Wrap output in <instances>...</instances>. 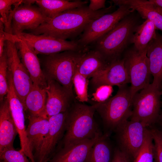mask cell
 I'll return each instance as SVG.
<instances>
[{
	"instance_id": "cb8c5ba5",
	"label": "cell",
	"mask_w": 162,
	"mask_h": 162,
	"mask_svg": "<svg viewBox=\"0 0 162 162\" xmlns=\"http://www.w3.org/2000/svg\"><path fill=\"white\" fill-rule=\"evenodd\" d=\"M46 98L45 88L33 83L23 105L25 111L28 113V116L46 115L45 109Z\"/></svg>"
},
{
	"instance_id": "7a4b0ae2",
	"label": "cell",
	"mask_w": 162,
	"mask_h": 162,
	"mask_svg": "<svg viewBox=\"0 0 162 162\" xmlns=\"http://www.w3.org/2000/svg\"><path fill=\"white\" fill-rule=\"evenodd\" d=\"M96 107V104L89 106L77 103L68 110L63 146L92 139L99 132L94 118Z\"/></svg>"
},
{
	"instance_id": "e575fe53",
	"label": "cell",
	"mask_w": 162,
	"mask_h": 162,
	"mask_svg": "<svg viewBox=\"0 0 162 162\" xmlns=\"http://www.w3.org/2000/svg\"><path fill=\"white\" fill-rule=\"evenodd\" d=\"M11 34L5 32L4 24L0 21V57L2 55L5 41L11 40Z\"/></svg>"
},
{
	"instance_id": "f35d334b",
	"label": "cell",
	"mask_w": 162,
	"mask_h": 162,
	"mask_svg": "<svg viewBox=\"0 0 162 162\" xmlns=\"http://www.w3.org/2000/svg\"><path fill=\"white\" fill-rule=\"evenodd\" d=\"M148 1L154 6L162 8V0H149Z\"/></svg>"
},
{
	"instance_id": "f546056e",
	"label": "cell",
	"mask_w": 162,
	"mask_h": 162,
	"mask_svg": "<svg viewBox=\"0 0 162 162\" xmlns=\"http://www.w3.org/2000/svg\"><path fill=\"white\" fill-rule=\"evenodd\" d=\"M88 78L79 73L76 70L73 78V85L77 98L81 102L88 101Z\"/></svg>"
},
{
	"instance_id": "7c38bea8",
	"label": "cell",
	"mask_w": 162,
	"mask_h": 162,
	"mask_svg": "<svg viewBox=\"0 0 162 162\" xmlns=\"http://www.w3.org/2000/svg\"><path fill=\"white\" fill-rule=\"evenodd\" d=\"M25 0L14 5L11 29L16 35L25 30H34L50 19L47 17L38 6L24 4Z\"/></svg>"
},
{
	"instance_id": "836d02e7",
	"label": "cell",
	"mask_w": 162,
	"mask_h": 162,
	"mask_svg": "<svg viewBox=\"0 0 162 162\" xmlns=\"http://www.w3.org/2000/svg\"><path fill=\"white\" fill-rule=\"evenodd\" d=\"M113 91L112 86L109 85L100 86L93 94V98L98 103H103L110 98Z\"/></svg>"
},
{
	"instance_id": "603a6c76",
	"label": "cell",
	"mask_w": 162,
	"mask_h": 162,
	"mask_svg": "<svg viewBox=\"0 0 162 162\" xmlns=\"http://www.w3.org/2000/svg\"><path fill=\"white\" fill-rule=\"evenodd\" d=\"M114 4L129 6L134 11L136 10L141 17L148 20L154 25L157 29L162 32V14L148 1L145 0H113Z\"/></svg>"
},
{
	"instance_id": "d6a6232c",
	"label": "cell",
	"mask_w": 162,
	"mask_h": 162,
	"mask_svg": "<svg viewBox=\"0 0 162 162\" xmlns=\"http://www.w3.org/2000/svg\"><path fill=\"white\" fill-rule=\"evenodd\" d=\"M0 158L4 162H29L23 152L16 150L14 148H6L0 152Z\"/></svg>"
},
{
	"instance_id": "5b68a950",
	"label": "cell",
	"mask_w": 162,
	"mask_h": 162,
	"mask_svg": "<svg viewBox=\"0 0 162 162\" xmlns=\"http://www.w3.org/2000/svg\"><path fill=\"white\" fill-rule=\"evenodd\" d=\"M133 97L130 86L118 87L117 93L106 101L96 104L105 126L115 130L120 124L128 119L131 114Z\"/></svg>"
},
{
	"instance_id": "f1b7e54d",
	"label": "cell",
	"mask_w": 162,
	"mask_h": 162,
	"mask_svg": "<svg viewBox=\"0 0 162 162\" xmlns=\"http://www.w3.org/2000/svg\"><path fill=\"white\" fill-rule=\"evenodd\" d=\"M20 0H0V21L4 24L5 32L12 34L11 24L14 8L12 9V5L20 2Z\"/></svg>"
},
{
	"instance_id": "ac0fdd59",
	"label": "cell",
	"mask_w": 162,
	"mask_h": 162,
	"mask_svg": "<svg viewBox=\"0 0 162 162\" xmlns=\"http://www.w3.org/2000/svg\"><path fill=\"white\" fill-rule=\"evenodd\" d=\"M45 88L47 95L45 113L48 117L68 111L71 97L64 88L56 81L47 80Z\"/></svg>"
},
{
	"instance_id": "9a60e30c",
	"label": "cell",
	"mask_w": 162,
	"mask_h": 162,
	"mask_svg": "<svg viewBox=\"0 0 162 162\" xmlns=\"http://www.w3.org/2000/svg\"><path fill=\"white\" fill-rule=\"evenodd\" d=\"M102 136L99 132L92 139L63 146L48 162H87L92 148Z\"/></svg>"
},
{
	"instance_id": "8d00e7d4",
	"label": "cell",
	"mask_w": 162,
	"mask_h": 162,
	"mask_svg": "<svg viewBox=\"0 0 162 162\" xmlns=\"http://www.w3.org/2000/svg\"><path fill=\"white\" fill-rule=\"evenodd\" d=\"M88 7L91 10L97 11L104 8L106 0H90Z\"/></svg>"
},
{
	"instance_id": "74e56055",
	"label": "cell",
	"mask_w": 162,
	"mask_h": 162,
	"mask_svg": "<svg viewBox=\"0 0 162 162\" xmlns=\"http://www.w3.org/2000/svg\"><path fill=\"white\" fill-rule=\"evenodd\" d=\"M154 125L162 131V111H161Z\"/></svg>"
},
{
	"instance_id": "7bdbcfd3",
	"label": "cell",
	"mask_w": 162,
	"mask_h": 162,
	"mask_svg": "<svg viewBox=\"0 0 162 162\" xmlns=\"http://www.w3.org/2000/svg\"></svg>"
},
{
	"instance_id": "52a82bcc",
	"label": "cell",
	"mask_w": 162,
	"mask_h": 162,
	"mask_svg": "<svg viewBox=\"0 0 162 162\" xmlns=\"http://www.w3.org/2000/svg\"><path fill=\"white\" fill-rule=\"evenodd\" d=\"M147 53V48L139 51L134 47L125 53L123 58L133 98L136 93L150 84L151 74Z\"/></svg>"
},
{
	"instance_id": "e0dca14e",
	"label": "cell",
	"mask_w": 162,
	"mask_h": 162,
	"mask_svg": "<svg viewBox=\"0 0 162 162\" xmlns=\"http://www.w3.org/2000/svg\"><path fill=\"white\" fill-rule=\"evenodd\" d=\"M92 77V82L98 86L109 85L119 87L130 83L123 58L110 62L106 68L96 73Z\"/></svg>"
},
{
	"instance_id": "b9f144b4",
	"label": "cell",
	"mask_w": 162,
	"mask_h": 162,
	"mask_svg": "<svg viewBox=\"0 0 162 162\" xmlns=\"http://www.w3.org/2000/svg\"><path fill=\"white\" fill-rule=\"evenodd\" d=\"M0 162H4L3 161H2V160H0Z\"/></svg>"
},
{
	"instance_id": "ab89813d",
	"label": "cell",
	"mask_w": 162,
	"mask_h": 162,
	"mask_svg": "<svg viewBox=\"0 0 162 162\" xmlns=\"http://www.w3.org/2000/svg\"><path fill=\"white\" fill-rule=\"evenodd\" d=\"M155 6L156 7H155L159 13H160L161 14H162V8H161L158 7H157V6Z\"/></svg>"
},
{
	"instance_id": "ffe728a7",
	"label": "cell",
	"mask_w": 162,
	"mask_h": 162,
	"mask_svg": "<svg viewBox=\"0 0 162 162\" xmlns=\"http://www.w3.org/2000/svg\"><path fill=\"white\" fill-rule=\"evenodd\" d=\"M28 118L29 122L26 130V135L34 154L40 149L49 132L50 122L48 117L46 115L28 116Z\"/></svg>"
},
{
	"instance_id": "1f68e13d",
	"label": "cell",
	"mask_w": 162,
	"mask_h": 162,
	"mask_svg": "<svg viewBox=\"0 0 162 162\" xmlns=\"http://www.w3.org/2000/svg\"><path fill=\"white\" fill-rule=\"evenodd\" d=\"M148 128L153 139L155 162H162V131L154 125Z\"/></svg>"
},
{
	"instance_id": "5bb4252c",
	"label": "cell",
	"mask_w": 162,
	"mask_h": 162,
	"mask_svg": "<svg viewBox=\"0 0 162 162\" xmlns=\"http://www.w3.org/2000/svg\"><path fill=\"white\" fill-rule=\"evenodd\" d=\"M68 112V110L48 117L49 131L40 149L34 154L35 162H48L52 156L57 144L65 131Z\"/></svg>"
},
{
	"instance_id": "4fadbf2b",
	"label": "cell",
	"mask_w": 162,
	"mask_h": 162,
	"mask_svg": "<svg viewBox=\"0 0 162 162\" xmlns=\"http://www.w3.org/2000/svg\"><path fill=\"white\" fill-rule=\"evenodd\" d=\"M8 91L6 97L8 101L12 117L19 135L21 147L20 150L24 152L31 162H35L27 137L23 104L16 93L11 75L8 76Z\"/></svg>"
},
{
	"instance_id": "d4e9b609",
	"label": "cell",
	"mask_w": 162,
	"mask_h": 162,
	"mask_svg": "<svg viewBox=\"0 0 162 162\" xmlns=\"http://www.w3.org/2000/svg\"><path fill=\"white\" fill-rule=\"evenodd\" d=\"M35 2L44 14L50 19L68 10L86 5L88 2L79 0H36Z\"/></svg>"
},
{
	"instance_id": "3957f363",
	"label": "cell",
	"mask_w": 162,
	"mask_h": 162,
	"mask_svg": "<svg viewBox=\"0 0 162 162\" xmlns=\"http://www.w3.org/2000/svg\"><path fill=\"white\" fill-rule=\"evenodd\" d=\"M130 14L95 43V50L100 52L107 61L111 62L118 59L128 45L131 43L138 25L136 18Z\"/></svg>"
},
{
	"instance_id": "83f0119b",
	"label": "cell",
	"mask_w": 162,
	"mask_h": 162,
	"mask_svg": "<svg viewBox=\"0 0 162 162\" xmlns=\"http://www.w3.org/2000/svg\"><path fill=\"white\" fill-rule=\"evenodd\" d=\"M154 160L153 139L147 128L144 142L134 159L133 162H154Z\"/></svg>"
},
{
	"instance_id": "ba28073f",
	"label": "cell",
	"mask_w": 162,
	"mask_h": 162,
	"mask_svg": "<svg viewBox=\"0 0 162 162\" xmlns=\"http://www.w3.org/2000/svg\"><path fill=\"white\" fill-rule=\"evenodd\" d=\"M133 11L128 6H119L115 11L105 14L91 22L77 41L83 47L95 43L114 28L122 19Z\"/></svg>"
},
{
	"instance_id": "60d3db41",
	"label": "cell",
	"mask_w": 162,
	"mask_h": 162,
	"mask_svg": "<svg viewBox=\"0 0 162 162\" xmlns=\"http://www.w3.org/2000/svg\"><path fill=\"white\" fill-rule=\"evenodd\" d=\"M161 92L162 95V87L161 89Z\"/></svg>"
},
{
	"instance_id": "4316f807",
	"label": "cell",
	"mask_w": 162,
	"mask_h": 162,
	"mask_svg": "<svg viewBox=\"0 0 162 162\" xmlns=\"http://www.w3.org/2000/svg\"><path fill=\"white\" fill-rule=\"evenodd\" d=\"M108 136V134L103 135L94 145L87 162H112L113 154Z\"/></svg>"
},
{
	"instance_id": "484cf974",
	"label": "cell",
	"mask_w": 162,
	"mask_h": 162,
	"mask_svg": "<svg viewBox=\"0 0 162 162\" xmlns=\"http://www.w3.org/2000/svg\"><path fill=\"white\" fill-rule=\"evenodd\" d=\"M156 29L154 24L148 20L138 25L131 40V43L134 44V48L139 51L146 49L149 43L156 36Z\"/></svg>"
},
{
	"instance_id": "30bf717a",
	"label": "cell",
	"mask_w": 162,
	"mask_h": 162,
	"mask_svg": "<svg viewBox=\"0 0 162 162\" xmlns=\"http://www.w3.org/2000/svg\"><path fill=\"white\" fill-rule=\"evenodd\" d=\"M147 128L140 122L129 119L114 130L118 148L133 161L143 144Z\"/></svg>"
},
{
	"instance_id": "7402d4cb",
	"label": "cell",
	"mask_w": 162,
	"mask_h": 162,
	"mask_svg": "<svg viewBox=\"0 0 162 162\" xmlns=\"http://www.w3.org/2000/svg\"><path fill=\"white\" fill-rule=\"evenodd\" d=\"M96 50L81 52L77 60L76 70L88 78L106 68L110 63Z\"/></svg>"
},
{
	"instance_id": "8992f818",
	"label": "cell",
	"mask_w": 162,
	"mask_h": 162,
	"mask_svg": "<svg viewBox=\"0 0 162 162\" xmlns=\"http://www.w3.org/2000/svg\"><path fill=\"white\" fill-rule=\"evenodd\" d=\"M161 90L152 83L136 93L129 118L140 122L147 128L154 125L161 111Z\"/></svg>"
},
{
	"instance_id": "277c9868",
	"label": "cell",
	"mask_w": 162,
	"mask_h": 162,
	"mask_svg": "<svg viewBox=\"0 0 162 162\" xmlns=\"http://www.w3.org/2000/svg\"><path fill=\"white\" fill-rule=\"evenodd\" d=\"M81 52L67 51L44 55L41 63L43 72L48 79L54 80L60 84L71 97L73 96V78L78 57Z\"/></svg>"
},
{
	"instance_id": "2e32d148",
	"label": "cell",
	"mask_w": 162,
	"mask_h": 162,
	"mask_svg": "<svg viewBox=\"0 0 162 162\" xmlns=\"http://www.w3.org/2000/svg\"><path fill=\"white\" fill-rule=\"evenodd\" d=\"M13 38L21 61L28 71L33 83L45 88L47 86V81L34 50L23 40L14 35Z\"/></svg>"
},
{
	"instance_id": "8fae6325",
	"label": "cell",
	"mask_w": 162,
	"mask_h": 162,
	"mask_svg": "<svg viewBox=\"0 0 162 162\" xmlns=\"http://www.w3.org/2000/svg\"><path fill=\"white\" fill-rule=\"evenodd\" d=\"M15 35L25 41L37 55H48L67 51H77L83 48L77 40L68 41L44 34L23 32Z\"/></svg>"
},
{
	"instance_id": "6da1fadb",
	"label": "cell",
	"mask_w": 162,
	"mask_h": 162,
	"mask_svg": "<svg viewBox=\"0 0 162 162\" xmlns=\"http://www.w3.org/2000/svg\"><path fill=\"white\" fill-rule=\"evenodd\" d=\"M114 5L94 11L85 5L66 10L42 24L30 33L44 34L60 39L74 37L84 31L92 21L111 13Z\"/></svg>"
},
{
	"instance_id": "9c48e42d",
	"label": "cell",
	"mask_w": 162,
	"mask_h": 162,
	"mask_svg": "<svg viewBox=\"0 0 162 162\" xmlns=\"http://www.w3.org/2000/svg\"><path fill=\"white\" fill-rule=\"evenodd\" d=\"M4 47L7 53L8 70L12 74L16 92L23 105L26 98L33 86V82L20 59L15 42L6 41Z\"/></svg>"
},
{
	"instance_id": "d590c367",
	"label": "cell",
	"mask_w": 162,
	"mask_h": 162,
	"mask_svg": "<svg viewBox=\"0 0 162 162\" xmlns=\"http://www.w3.org/2000/svg\"><path fill=\"white\" fill-rule=\"evenodd\" d=\"M130 157L118 148L115 149L113 153L112 162H131Z\"/></svg>"
},
{
	"instance_id": "d6986e66",
	"label": "cell",
	"mask_w": 162,
	"mask_h": 162,
	"mask_svg": "<svg viewBox=\"0 0 162 162\" xmlns=\"http://www.w3.org/2000/svg\"><path fill=\"white\" fill-rule=\"evenodd\" d=\"M17 134L9 103L5 97L0 103V152L6 148H14V142Z\"/></svg>"
},
{
	"instance_id": "44dd1931",
	"label": "cell",
	"mask_w": 162,
	"mask_h": 162,
	"mask_svg": "<svg viewBox=\"0 0 162 162\" xmlns=\"http://www.w3.org/2000/svg\"><path fill=\"white\" fill-rule=\"evenodd\" d=\"M147 56L150 72L153 77L152 83L161 90L162 86V35L158 33L149 43Z\"/></svg>"
},
{
	"instance_id": "4dcf8cb0",
	"label": "cell",
	"mask_w": 162,
	"mask_h": 162,
	"mask_svg": "<svg viewBox=\"0 0 162 162\" xmlns=\"http://www.w3.org/2000/svg\"><path fill=\"white\" fill-rule=\"evenodd\" d=\"M8 65L6 50L4 47L2 55L0 57V101L2 102L8 91Z\"/></svg>"
}]
</instances>
